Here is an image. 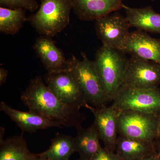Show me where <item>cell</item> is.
I'll return each mask as SVG.
<instances>
[{
  "label": "cell",
  "instance_id": "e0dca14e",
  "mask_svg": "<svg viewBox=\"0 0 160 160\" xmlns=\"http://www.w3.org/2000/svg\"><path fill=\"white\" fill-rule=\"evenodd\" d=\"M77 130L74 140L76 151L80 155L79 160H90L102 148L96 127L93 123L88 128L81 127Z\"/></svg>",
  "mask_w": 160,
  "mask_h": 160
},
{
  "label": "cell",
  "instance_id": "3957f363",
  "mask_svg": "<svg viewBox=\"0 0 160 160\" xmlns=\"http://www.w3.org/2000/svg\"><path fill=\"white\" fill-rule=\"evenodd\" d=\"M40 2L37 11L28 17L27 21L40 35L53 37L69 24L71 3L69 0H40Z\"/></svg>",
  "mask_w": 160,
  "mask_h": 160
},
{
  "label": "cell",
  "instance_id": "44dd1931",
  "mask_svg": "<svg viewBox=\"0 0 160 160\" xmlns=\"http://www.w3.org/2000/svg\"><path fill=\"white\" fill-rule=\"evenodd\" d=\"M0 7L9 9H22L33 12L39 6L36 0H0Z\"/></svg>",
  "mask_w": 160,
  "mask_h": 160
},
{
  "label": "cell",
  "instance_id": "8992f818",
  "mask_svg": "<svg viewBox=\"0 0 160 160\" xmlns=\"http://www.w3.org/2000/svg\"><path fill=\"white\" fill-rule=\"evenodd\" d=\"M111 106L119 111H136L158 114L160 89H136L122 86L112 100Z\"/></svg>",
  "mask_w": 160,
  "mask_h": 160
},
{
  "label": "cell",
  "instance_id": "30bf717a",
  "mask_svg": "<svg viewBox=\"0 0 160 160\" xmlns=\"http://www.w3.org/2000/svg\"><path fill=\"white\" fill-rule=\"evenodd\" d=\"M89 109L94 116L93 123L104 147L114 152L118 133V117L119 111L112 106L100 108L90 106Z\"/></svg>",
  "mask_w": 160,
  "mask_h": 160
},
{
  "label": "cell",
  "instance_id": "277c9868",
  "mask_svg": "<svg viewBox=\"0 0 160 160\" xmlns=\"http://www.w3.org/2000/svg\"><path fill=\"white\" fill-rule=\"evenodd\" d=\"M82 60L72 55L69 60V69L72 72L82 90L89 105L102 108L109 101L94 61L89 59L84 52Z\"/></svg>",
  "mask_w": 160,
  "mask_h": 160
},
{
  "label": "cell",
  "instance_id": "ac0fdd59",
  "mask_svg": "<svg viewBox=\"0 0 160 160\" xmlns=\"http://www.w3.org/2000/svg\"><path fill=\"white\" fill-rule=\"evenodd\" d=\"M36 155L29 151L22 135L0 139V160H29Z\"/></svg>",
  "mask_w": 160,
  "mask_h": 160
},
{
  "label": "cell",
  "instance_id": "603a6c76",
  "mask_svg": "<svg viewBox=\"0 0 160 160\" xmlns=\"http://www.w3.org/2000/svg\"><path fill=\"white\" fill-rule=\"evenodd\" d=\"M8 75V71L4 68H0V85L2 86L6 82Z\"/></svg>",
  "mask_w": 160,
  "mask_h": 160
},
{
  "label": "cell",
  "instance_id": "ba28073f",
  "mask_svg": "<svg viewBox=\"0 0 160 160\" xmlns=\"http://www.w3.org/2000/svg\"><path fill=\"white\" fill-rule=\"evenodd\" d=\"M160 85V64L135 57L128 59L123 86L149 89L158 88Z\"/></svg>",
  "mask_w": 160,
  "mask_h": 160
},
{
  "label": "cell",
  "instance_id": "9a60e30c",
  "mask_svg": "<svg viewBox=\"0 0 160 160\" xmlns=\"http://www.w3.org/2000/svg\"><path fill=\"white\" fill-rule=\"evenodd\" d=\"M126 18L131 27L138 30L160 34V13L151 6L143 8H132L123 5Z\"/></svg>",
  "mask_w": 160,
  "mask_h": 160
},
{
  "label": "cell",
  "instance_id": "d4e9b609",
  "mask_svg": "<svg viewBox=\"0 0 160 160\" xmlns=\"http://www.w3.org/2000/svg\"><path fill=\"white\" fill-rule=\"evenodd\" d=\"M154 145L156 152L160 158V141L158 139L156 140L154 142Z\"/></svg>",
  "mask_w": 160,
  "mask_h": 160
},
{
  "label": "cell",
  "instance_id": "52a82bcc",
  "mask_svg": "<svg viewBox=\"0 0 160 160\" xmlns=\"http://www.w3.org/2000/svg\"><path fill=\"white\" fill-rule=\"evenodd\" d=\"M44 80L48 88L60 100L80 109H89V105L78 81L69 69L57 72H47Z\"/></svg>",
  "mask_w": 160,
  "mask_h": 160
},
{
  "label": "cell",
  "instance_id": "8fae6325",
  "mask_svg": "<svg viewBox=\"0 0 160 160\" xmlns=\"http://www.w3.org/2000/svg\"><path fill=\"white\" fill-rule=\"evenodd\" d=\"M122 51L132 57L153 61L160 65V39L149 36L145 31L130 32Z\"/></svg>",
  "mask_w": 160,
  "mask_h": 160
},
{
  "label": "cell",
  "instance_id": "7c38bea8",
  "mask_svg": "<svg viewBox=\"0 0 160 160\" xmlns=\"http://www.w3.org/2000/svg\"><path fill=\"white\" fill-rule=\"evenodd\" d=\"M52 38L40 35L36 40L33 49L47 72L69 69V60L58 48Z\"/></svg>",
  "mask_w": 160,
  "mask_h": 160
},
{
  "label": "cell",
  "instance_id": "83f0119b",
  "mask_svg": "<svg viewBox=\"0 0 160 160\" xmlns=\"http://www.w3.org/2000/svg\"><path fill=\"white\" fill-rule=\"evenodd\" d=\"M151 1H157V0H151Z\"/></svg>",
  "mask_w": 160,
  "mask_h": 160
},
{
  "label": "cell",
  "instance_id": "7402d4cb",
  "mask_svg": "<svg viewBox=\"0 0 160 160\" xmlns=\"http://www.w3.org/2000/svg\"><path fill=\"white\" fill-rule=\"evenodd\" d=\"M90 160H121L116 152L102 147Z\"/></svg>",
  "mask_w": 160,
  "mask_h": 160
},
{
  "label": "cell",
  "instance_id": "ffe728a7",
  "mask_svg": "<svg viewBox=\"0 0 160 160\" xmlns=\"http://www.w3.org/2000/svg\"><path fill=\"white\" fill-rule=\"evenodd\" d=\"M27 21L26 10L0 7V31L13 35L17 33Z\"/></svg>",
  "mask_w": 160,
  "mask_h": 160
},
{
  "label": "cell",
  "instance_id": "484cf974",
  "mask_svg": "<svg viewBox=\"0 0 160 160\" xmlns=\"http://www.w3.org/2000/svg\"><path fill=\"white\" fill-rule=\"evenodd\" d=\"M29 160H48L46 158L43 157L41 156L39 154H37L35 157L32 158L31 159Z\"/></svg>",
  "mask_w": 160,
  "mask_h": 160
},
{
  "label": "cell",
  "instance_id": "d6986e66",
  "mask_svg": "<svg viewBox=\"0 0 160 160\" xmlns=\"http://www.w3.org/2000/svg\"><path fill=\"white\" fill-rule=\"evenodd\" d=\"M76 152L74 138L58 133L51 140L49 149L39 154L48 160H69Z\"/></svg>",
  "mask_w": 160,
  "mask_h": 160
},
{
  "label": "cell",
  "instance_id": "5bb4252c",
  "mask_svg": "<svg viewBox=\"0 0 160 160\" xmlns=\"http://www.w3.org/2000/svg\"><path fill=\"white\" fill-rule=\"evenodd\" d=\"M0 110L16 123L23 131L29 133H34L38 130L51 127L62 128L57 123L35 112L17 110L3 102L0 104Z\"/></svg>",
  "mask_w": 160,
  "mask_h": 160
},
{
  "label": "cell",
  "instance_id": "2e32d148",
  "mask_svg": "<svg viewBox=\"0 0 160 160\" xmlns=\"http://www.w3.org/2000/svg\"><path fill=\"white\" fill-rule=\"evenodd\" d=\"M116 153L121 160H137L156 153L154 142L122 136L118 137Z\"/></svg>",
  "mask_w": 160,
  "mask_h": 160
},
{
  "label": "cell",
  "instance_id": "4316f807",
  "mask_svg": "<svg viewBox=\"0 0 160 160\" xmlns=\"http://www.w3.org/2000/svg\"><path fill=\"white\" fill-rule=\"evenodd\" d=\"M158 131L159 137L160 138V112L158 114Z\"/></svg>",
  "mask_w": 160,
  "mask_h": 160
},
{
  "label": "cell",
  "instance_id": "6da1fadb",
  "mask_svg": "<svg viewBox=\"0 0 160 160\" xmlns=\"http://www.w3.org/2000/svg\"><path fill=\"white\" fill-rule=\"evenodd\" d=\"M21 99L29 111L46 118L62 128L65 126L78 129L86 119L79 109L60 100L40 76L32 79Z\"/></svg>",
  "mask_w": 160,
  "mask_h": 160
},
{
  "label": "cell",
  "instance_id": "cb8c5ba5",
  "mask_svg": "<svg viewBox=\"0 0 160 160\" xmlns=\"http://www.w3.org/2000/svg\"><path fill=\"white\" fill-rule=\"evenodd\" d=\"M137 160H160V158L157 152H156L154 154H152L149 156Z\"/></svg>",
  "mask_w": 160,
  "mask_h": 160
},
{
  "label": "cell",
  "instance_id": "7a4b0ae2",
  "mask_svg": "<svg viewBox=\"0 0 160 160\" xmlns=\"http://www.w3.org/2000/svg\"><path fill=\"white\" fill-rule=\"evenodd\" d=\"M128 59L119 49L102 46L94 62L109 102L122 86Z\"/></svg>",
  "mask_w": 160,
  "mask_h": 160
},
{
  "label": "cell",
  "instance_id": "4fadbf2b",
  "mask_svg": "<svg viewBox=\"0 0 160 160\" xmlns=\"http://www.w3.org/2000/svg\"><path fill=\"white\" fill-rule=\"evenodd\" d=\"M79 19L95 20L122 8L123 0H69Z\"/></svg>",
  "mask_w": 160,
  "mask_h": 160
},
{
  "label": "cell",
  "instance_id": "5b68a950",
  "mask_svg": "<svg viewBox=\"0 0 160 160\" xmlns=\"http://www.w3.org/2000/svg\"><path fill=\"white\" fill-rule=\"evenodd\" d=\"M158 114L131 110L119 111L118 134L148 142H154L160 138L158 131Z\"/></svg>",
  "mask_w": 160,
  "mask_h": 160
},
{
  "label": "cell",
  "instance_id": "9c48e42d",
  "mask_svg": "<svg viewBox=\"0 0 160 160\" xmlns=\"http://www.w3.org/2000/svg\"><path fill=\"white\" fill-rule=\"evenodd\" d=\"M95 21L96 32L103 46L122 50L131 27L126 17L116 11Z\"/></svg>",
  "mask_w": 160,
  "mask_h": 160
}]
</instances>
